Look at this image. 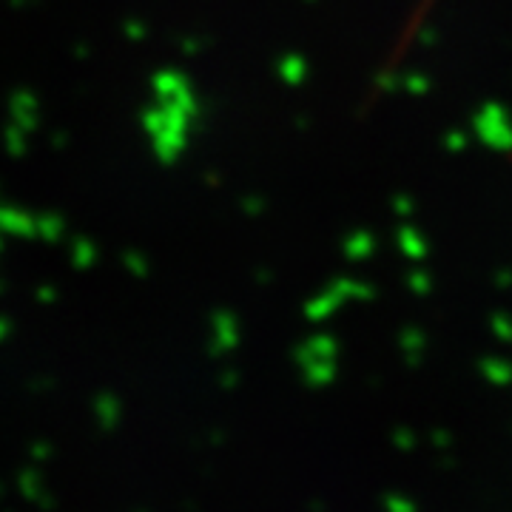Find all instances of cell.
Here are the masks:
<instances>
[{
	"mask_svg": "<svg viewBox=\"0 0 512 512\" xmlns=\"http://www.w3.org/2000/svg\"><path fill=\"white\" fill-rule=\"evenodd\" d=\"M473 128L484 146L501 151V154H512V120L501 103H495V100L484 103L473 117Z\"/></svg>",
	"mask_w": 512,
	"mask_h": 512,
	"instance_id": "1",
	"label": "cell"
},
{
	"mask_svg": "<svg viewBox=\"0 0 512 512\" xmlns=\"http://www.w3.org/2000/svg\"><path fill=\"white\" fill-rule=\"evenodd\" d=\"M370 299L373 296V291L367 288V285H362V282H350V279H339V282H333L328 291L322 293L316 302H313L311 308H308V313H311L313 319H325V316H330V313L339 311V305L345 302V299Z\"/></svg>",
	"mask_w": 512,
	"mask_h": 512,
	"instance_id": "2",
	"label": "cell"
},
{
	"mask_svg": "<svg viewBox=\"0 0 512 512\" xmlns=\"http://www.w3.org/2000/svg\"><path fill=\"white\" fill-rule=\"evenodd\" d=\"M399 248H402V254L407 256V259H413V262H421V259L427 256V242H424V237H421L413 225H402V228H399Z\"/></svg>",
	"mask_w": 512,
	"mask_h": 512,
	"instance_id": "3",
	"label": "cell"
},
{
	"mask_svg": "<svg viewBox=\"0 0 512 512\" xmlns=\"http://www.w3.org/2000/svg\"><path fill=\"white\" fill-rule=\"evenodd\" d=\"M373 251H376V239L370 237L367 231H356V234H350V237L345 239V254H348V259H353V262H362V259H367Z\"/></svg>",
	"mask_w": 512,
	"mask_h": 512,
	"instance_id": "4",
	"label": "cell"
},
{
	"mask_svg": "<svg viewBox=\"0 0 512 512\" xmlns=\"http://www.w3.org/2000/svg\"><path fill=\"white\" fill-rule=\"evenodd\" d=\"M481 373H484V379L493 384H507L512 382V365L510 362H504V359H484L481 362Z\"/></svg>",
	"mask_w": 512,
	"mask_h": 512,
	"instance_id": "5",
	"label": "cell"
},
{
	"mask_svg": "<svg viewBox=\"0 0 512 512\" xmlns=\"http://www.w3.org/2000/svg\"><path fill=\"white\" fill-rule=\"evenodd\" d=\"M493 330L498 339H504V342H512V319L507 313H495L493 316Z\"/></svg>",
	"mask_w": 512,
	"mask_h": 512,
	"instance_id": "6",
	"label": "cell"
},
{
	"mask_svg": "<svg viewBox=\"0 0 512 512\" xmlns=\"http://www.w3.org/2000/svg\"><path fill=\"white\" fill-rule=\"evenodd\" d=\"M402 89L410 94H424L430 89V83H427V77L424 74H407L402 80Z\"/></svg>",
	"mask_w": 512,
	"mask_h": 512,
	"instance_id": "7",
	"label": "cell"
},
{
	"mask_svg": "<svg viewBox=\"0 0 512 512\" xmlns=\"http://www.w3.org/2000/svg\"><path fill=\"white\" fill-rule=\"evenodd\" d=\"M444 148L453 151V154L464 151V148H467V134H464V131H450V134L444 137Z\"/></svg>",
	"mask_w": 512,
	"mask_h": 512,
	"instance_id": "8",
	"label": "cell"
},
{
	"mask_svg": "<svg viewBox=\"0 0 512 512\" xmlns=\"http://www.w3.org/2000/svg\"><path fill=\"white\" fill-rule=\"evenodd\" d=\"M407 282H410V291L413 293H430V276L424 274V271H413Z\"/></svg>",
	"mask_w": 512,
	"mask_h": 512,
	"instance_id": "9",
	"label": "cell"
},
{
	"mask_svg": "<svg viewBox=\"0 0 512 512\" xmlns=\"http://www.w3.org/2000/svg\"><path fill=\"white\" fill-rule=\"evenodd\" d=\"M393 205H396V211H399L402 217H410V211H413V202L407 200L404 194H399V197L393 200Z\"/></svg>",
	"mask_w": 512,
	"mask_h": 512,
	"instance_id": "10",
	"label": "cell"
}]
</instances>
